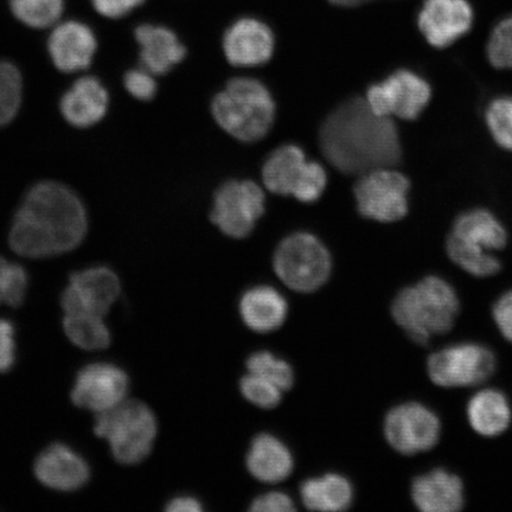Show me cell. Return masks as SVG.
Listing matches in <instances>:
<instances>
[{
	"mask_svg": "<svg viewBox=\"0 0 512 512\" xmlns=\"http://www.w3.org/2000/svg\"><path fill=\"white\" fill-rule=\"evenodd\" d=\"M300 497L305 507L312 511H344L354 501V489L348 478L328 473L305 480L300 486Z\"/></svg>",
	"mask_w": 512,
	"mask_h": 512,
	"instance_id": "obj_26",
	"label": "cell"
},
{
	"mask_svg": "<svg viewBox=\"0 0 512 512\" xmlns=\"http://www.w3.org/2000/svg\"><path fill=\"white\" fill-rule=\"evenodd\" d=\"M412 499L424 512H456L464 507V484L454 473L435 469L414 479Z\"/></svg>",
	"mask_w": 512,
	"mask_h": 512,
	"instance_id": "obj_20",
	"label": "cell"
},
{
	"mask_svg": "<svg viewBox=\"0 0 512 512\" xmlns=\"http://www.w3.org/2000/svg\"><path fill=\"white\" fill-rule=\"evenodd\" d=\"M460 303L456 290L443 278L430 275L403 288L392 305L393 318L413 342L427 344L453 328Z\"/></svg>",
	"mask_w": 512,
	"mask_h": 512,
	"instance_id": "obj_3",
	"label": "cell"
},
{
	"mask_svg": "<svg viewBox=\"0 0 512 512\" xmlns=\"http://www.w3.org/2000/svg\"><path fill=\"white\" fill-rule=\"evenodd\" d=\"M117 273L107 266L74 272L61 294L64 313H89L104 318L120 296Z\"/></svg>",
	"mask_w": 512,
	"mask_h": 512,
	"instance_id": "obj_13",
	"label": "cell"
},
{
	"mask_svg": "<svg viewBox=\"0 0 512 512\" xmlns=\"http://www.w3.org/2000/svg\"><path fill=\"white\" fill-rule=\"evenodd\" d=\"M466 413L473 431L488 438L507 431L512 419L507 396L496 389H485L472 396Z\"/></svg>",
	"mask_w": 512,
	"mask_h": 512,
	"instance_id": "obj_25",
	"label": "cell"
},
{
	"mask_svg": "<svg viewBox=\"0 0 512 512\" xmlns=\"http://www.w3.org/2000/svg\"><path fill=\"white\" fill-rule=\"evenodd\" d=\"M110 106V94L99 79L82 76L63 94L60 111L64 120L76 128L99 124Z\"/></svg>",
	"mask_w": 512,
	"mask_h": 512,
	"instance_id": "obj_19",
	"label": "cell"
},
{
	"mask_svg": "<svg viewBox=\"0 0 512 512\" xmlns=\"http://www.w3.org/2000/svg\"><path fill=\"white\" fill-rule=\"evenodd\" d=\"M211 112L216 123L230 136L253 143L270 132L275 104L264 83L251 78H236L215 96Z\"/></svg>",
	"mask_w": 512,
	"mask_h": 512,
	"instance_id": "obj_4",
	"label": "cell"
},
{
	"mask_svg": "<svg viewBox=\"0 0 512 512\" xmlns=\"http://www.w3.org/2000/svg\"><path fill=\"white\" fill-rule=\"evenodd\" d=\"M473 10L467 0H425L419 12L421 34L434 48H446L469 32Z\"/></svg>",
	"mask_w": 512,
	"mask_h": 512,
	"instance_id": "obj_15",
	"label": "cell"
},
{
	"mask_svg": "<svg viewBox=\"0 0 512 512\" xmlns=\"http://www.w3.org/2000/svg\"><path fill=\"white\" fill-rule=\"evenodd\" d=\"M441 424L438 415L418 402L403 403L384 419V437L396 452L414 456L438 444Z\"/></svg>",
	"mask_w": 512,
	"mask_h": 512,
	"instance_id": "obj_12",
	"label": "cell"
},
{
	"mask_svg": "<svg viewBox=\"0 0 512 512\" xmlns=\"http://www.w3.org/2000/svg\"><path fill=\"white\" fill-rule=\"evenodd\" d=\"M240 392L248 402L262 409H273L283 399V390L264 377L248 373L240 381Z\"/></svg>",
	"mask_w": 512,
	"mask_h": 512,
	"instance_id": "obj_34",
	"label": "cell"
},
{
	"mask_svg": "<svg viewBox=\"0 0 512 512\" xmlns=\"http://www.w3.org/2000/svg\"><path fill=\"white\" fill-rule=\"evenodd\" d=\"M319 144L326 160L345 175L390 168L402 157L394 121L375 113L358 96L344 101L325 119Z\"/></svg>",
	"mask_w": 512,
	"mask_h": 512,
	"instance_id": "obj_2",
	"label": "cell"
},
{
	"mask_svg": "<svg viewBox=\"0 0 512 512\" xmlns=\"http://www.w3.org/2000/svg\"><path fill=\"white\" fill-rule=\"evenodd\" d=\"M273 266L278 278L291 290L311 293L329 280L332 260L328 248L315 235L296 233L281 241Z\"/></svg>",
	"mask_w": 512,
	"mask_h": 512,
	"instance_id": "obj_6",
	"label": "cell"
},
{
	"mask_svg": "<svg viewBox=\"0 0 512 512\" xmlns=\"http://www.w3.org/2000/svg\"><path fill=\"white\" fill-rule=\"evenodd\" d=\"M492 316L502 336L512 343V291L498 298L492 309Z\"/></svg>",
	"mask_w": 512,
	"mask_h": 512,
	"instance_id": "obj_40",
	"label": "cell"
},
{
	"mask_svg": "<svg viewBox=\"0 0 512 512\" xmlns=\"http://www.w3.org/2000/svg\"><path fill=\"white\" fill-rule=\"evenodd\" d=\"M488 57L497 69L512 68V16L503 19L492 31L488 43Z\"/></svg>",
	"mask_w": 512,
	"mask_h": 512,
	"instance_id": "obj_35",
	"label": "cell"
},
{
	"mask_svg": "<svg viewBox=\"0 0 512 512\" xmlns=\"http://www.w3.org/2000/svg\"><path fill=\"white\" fill-rule=\"evenodd\" d=\"M134 36L140 48V63L153 75L168 74L187 55L175 32L160 25H139Z\"/></svg>",
	"mask_w": 512,
	"mask_h": 512,
	"instance_id": "obj_21",
	"label": "cell"
},
{
	"mask_svg": "<svg viewBox=\"0 0 512 512\" xmlns=\"http://www.w3.org/2000/svg\"><path fill=\"white\" fill-rule=\"evenodd\" d=\"M130 377L117 364H88L76 374L70 398L76 407L102 413L126 400Z\"/></svg>",
	"mask_w": 512,
	"mask_h": 512,
	"instance_id": "obj_14",
	"label": "cell"
},
{
	"mask_svg": "<svg viewBox=\"0 0 512 512\" xmlns=\"http://www.w3.org/2000/svg\"><path fill=\"white\" fill-rule=\"evenodd\" d=\"M242 322L249 330L268 334L286 322L288 305L283 294L274 287L261 285L242 294L239 304Z\"/></svg>",
	"mask_w": 512,
	"mask_h": 512,
	"instance_id": "obj_23",
	"label": "cell"
},
{
	"mask_svg": "<svg viewBox=\"0 0 512 512\" xmlns=\"http://www.w3.org/2000/svg\"><path fill=\"white\" fill-rule=\"evenodd\" d=\"M247 469L262 483L275 484L291 476L294 459L290 448L270 433L256 435L247 452Z\"/></svg>",
	"mask_w": 512,
	"mask_h": 512,
	"instance_id": "obj_22",
	"label": "cell"
},
{
	"mask_svg": "<svg viewBox=\"0 0 512 512\" xmlns=\"http://www.w3.org/2000/svg\"><path fill=\"white\" fill-rule=\"evenodd\" d=\"M11 14L25 27L42 30L55 27L63 15L64 0H9Z\"/></svg>",
	"mask_w": 512,
	"mask_h": 512,
	"instance_id": "obj_28",
	"label": "cell"
},
{
	"mask_svg": "<svg viewBox=\"0 0 512 512\" xmlns=\"http://www.w3.org/2000/svg\"><path fill=\"white\" fill-rule=\"evenodd\" d=\"M29 275L25 268L0 256V304L22 306L27 298Z\"/></svg>",
	"mask_w": 512,
	"mask_h": 512,
	"instance_id": "obj_32",
	"label": "cell"
},
{
	"mask_svg": "<svg viewBox=\"0 0 512 512\" xmlns=\"http://www.w3.org/2000/svg\"><path fill=\"white\" fill-rule=\"evenodd\" d=\"M35 476L48 488L62 491H78L87 485L92 476L91 466L74 448L55 443L36 458Z\"/></svg>",
	"mask_w": 512,
	"mask_h": 512,
	"instance_id": "obj_17",
	"label": "cell"
},
{
	"mask_svg": "<svg viewBox=\"0 0 512 512\" xmlns=\"http://www.w3.org/2000/svg\"><path fill=\"white\" fill-rule=\"evenodd\" d=\"M93 8L102 17L120 19L143 5L145 0H91Z\"/></svg>",
	"mask_w": 512,
	"mask_h": 512,
	"instance_id": "obj_39",
	"label": "cell"
},
{
	"mask_svg": "<svg viewBox=\"0 0 512 512\" xmlns=\"http://www.w3.org/2000/svg\"><path fill=\"white\" fill-rule=\"evenodd\" d=\"M102 319L89 313H67L63 329L76 347L87 351L104 350L110 347L112 336Z\"/></svg>",
	"mask_w": 512,
	"mask_h": 512,
	"instance_id": "obj_27",
	"label": "cell"
},
{
	"mask_svg": "<svg viewBox=\"0 0 512 512\" xmlns=\"http://www.w3.org/2000/svg\"><path fill=\"white\" fill-rule=\"evenodd\" d=\"M446 251L450 259L473 277H492L501 271L502 265L496 256L490 252L482 251L448 235Z\"/></svg>",
	"mask_w": 512,
	"mask_h": 512,
	"instance_id": "obj_29",
	"label": "cell"
},
{
	"mask_svg": "<svg viewBox=\"0 0 512 512\" xmlns=\"http://www.w3.org/2000/svg\"><path fill=\"white\" fill-rule=\"evenodd\" d=\"M158 424L152 409L139 400H125L94 422L96 437L106 439L112 456L121 465H137L150 456Z\"/></svg>",
	"mask_w": 512,
	"mask_h": 512,
	"instance_id": "obj_5",
	"label": "cell"
},
{
	"mask_svg": "<svg viewBox=\"0 0 512 512\" xmlns=\"http://www.w3.org/2000/svg\"><path fill=\"white\" fill-rule=\"evenodd\" d=\"M262 181L273 194L312 203L323 195L328 176L322 165L310 162L299 146L290 144L274 150L266 159Z\"/></svg>",
	"mask_w": 512,
	"mask_h": 512,
	"instance_id": "obj_7",
	"label": "cell"
},
{
	"mask_svg": "<svg viewBox=\"0 0 512 512\" xmlns=\"http://www.w3.org/2000/svg\"><path fill=\"white\" fill-rule=\"evenodd\" d=\"M16 328L9 319L0 318V373H8L16 363Z\"/></svg>",
	"mask_w": 512,
	"mask_h": 512,
	"instance_id": "obj_37",
	"label": "cell"
},
{
	"mask_svg": "<svg viewBox=\"0 0 512 512\" xmlns=\"http://www.w3.org/2000/svg\"><path fill=\"white\" fill-rule=\"evenodd\" d=\"M432 98V88L422 76L409 69H399L367 92V102L375 113L384 117L415 120Z\"/></svg>",
	"mask_w": 512,
	"mask_h": 512,
	"instance_id": "obj_11",
	"label": "cell"
},
{
	"mask_svg": "<svg viewBox=\"0 0 512 512\" xmlns=\"http://www.w3.org/2000/svg\"><path fill=\"white\" fill-rule=\"evenodd\" d=\"M494 352L482 344L462 343L434 352L428 358V376L444 388L477 386L494 375Z\"/></svg>",
	"mask_w": 512,
	"mask_h": 512,
	"instance_id": "obj_8",
	"label": "cell"
},
{
	"mask_svg": "<svg viewBox=\"0 0 512 512\" xmlns=\"http://www.w3.org/2000/svg\"><path fill=\"white\" fill-rule=\"evenodd\" d=\"M202 504L198 499L191 496H178L166 505L169 512H201Z\"/></svg>",
	"mask_w": 512,
	"mask_h": 512,
	"instance_id": "obj_41",
	"label": "cell"
},
{
	"mask_svg": "<svg viewBox=\"0 0 512 512\" xmlns=\"http://www.w3.org/2000/svg\"><path fill=\"white\" fill-rule=\"evenodd\" d=\"M450 235L467 246L490 253L501 251L509 239L503 223L486 209H472L458 216Z\"/></svg>",
	"mask_w": 512,
	"mask_h": 512,
	"instance_id": "obj_24",
	"label": "cell"
},
{
	"mask_svg": "<svg viewBox=\"0 0 512 512\" xmlns=\"http://www.w3.org/2000/svg\"><path fill=\"white\" fill-rule=\"evenodd\" d=\"M485 121L495 142L512 152V96L502 95L492 100L486 108Z\"/></svg>",
	"mask_w": 512,
	"mask_h": 512,
	"instance_id": "obj_33",
	"label": "cell"
},
{
	"mask_svg": "<svg viewBox=\"0 0 512 512\" xmlns=\"http://www.w3.org/2000/svg\"><path fill=\"white\" fill-rule=\"evenodd\" d=\"M87 230V211L76 192L44 181L24 196L11 223L9 243L24 258H51L78 248Z\"/></svg>",
	"mask_w": 512,
	"mask_h": 512,
	"instance_id": "obj_1",
	"label": "cell"
},
{
	"mask_svg": "<svg viewBox=\"0 0 512 512\" xmlns=\"http://www.w3.org/2000/svg\"><path fill=\"white\" fill-rule=\"evenodd\" d=\"M23 99V79L16 64L0 61V127L17 117Z\"/></svg>",
	"mask_w": 512,
	"mask_h": 512,
	"instance_id": "obj_30",
	"label": "cell"
},
{
	"mask_svg": "<svg viewBox=\"0 0 512 512\" xmlns=\"http://www.w3.org/2000/svg\"><path fill=\"white\" fill-rule=\"evenodd\" d=\"M98 40L89 25L80 21L57 23L50 32L48 53L56 69L66 74L82 72L91 66Z\"/></svg>",
	"mask_w": 512,
	"mask_h": 512,
	"instance_id": "obj_16",
	"label": "cell"
},
{
	"mask_svg": "<svg viewBox=\"0 0 512 512\" xmlns=\"http://www.w3.org/2000/svg\"><path fill=\"white\" fill-rule=\"evenodd\" d=\"M124 85L127 92L133 98L140 101H149L155 98L157 93V83L153 74L147 72L146 69H133L126 73Z\"/></svg>",
	"mask_w": 512,
	"mask_h": 512,
	"instance_id": "obj_36",
	"label": "cell"
},
{
	"mask_svg": "<svg viewBox=\"0 0 512 512\" xmlns=\"http://www.w3.org/2000/svg\"><path fill=\"white\" fill-rule=\"evenodd\" d=\"M265 213L264 191L252 181H230L216 191L211 221L233 239L247 238Z\"/></svg>",
	"mask_w": 512,
	"mask_h": 512,
	"instance_id": "obj_10",
	"label": "cell"
},
{
	"mask_svg": "<svg viewBox=\"0 0 512 512\" xmlns=\"http://www.w3.org/2000/svg\"><path fill=\"white\" fill-rule=\"evenodd\" d=\"M249 510L253 512H291L296 510L293 499L284 492H268L256 497Z\"/></svg>",
	"mask_w": 512,
	"mask_h": 512,
	"instance_id": "obj_38",
	"label": "cell"
},
{
	"mask_svg": "<svg viewBox=\"0 0 512 512\" xmlns=\"http://www.w3.org/2000/svg\"><path fill=\"white\" fill-rule=\"evenodd\" d=\"M227 60L236 67H256L271 59L274 35L265 23L255 18H242L223 37Z\"/></svg>",
	"mask_w": 512,
	"mask_h": 512,
	"instance_id": "obj_18",
	"label": "cell"
},
{
	"mask_svg": "<svg viewBox=\"0 0 512 512\" xmlns=\"http://www.w3.org/2000/svg\"><path fill=\"white\" fill-rule=\"evenodd\" d=\"M409 179L389 168L361 175L355 185L357 209L367 219L395 222L408 213Z\"/></svg>",
	"mask_w": 512,
	"mask_h": 512,
	"instance_id": "obj_9",
	"label": "cell"
},
{
	"mask_svg": "<svg viewBox=\"0 0 512 512\" xmlns=\"http://www.w3.org/2000/svg\"><path fill=\"white\" fill-rule=\"evenodd\" d=\"M248 373H252L272 382L283 392L294 384V371L291 364L275 356L270 351H256L248 357Z\"/></svg>",
	"mask_w": 512,
	"mask_h": 512,
	"instance_id": "obj_31",
	"label": "cell"
},
{
	"mask_svg": "<svg viewBox=\"0 0 512 512\" xmlns=\"http://www.w3.org/2000/svg\"><path fill=\"white\" fill-rule=\"evenodd\" d=\"M371 2V0H330V3L338 6H356Z\"/></svg>",
	"mask_w": 512,
	"mask_h": 512,
	"instance_id": "obj_42",
	"label": "cell"
}]
</instances>
